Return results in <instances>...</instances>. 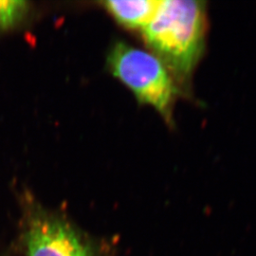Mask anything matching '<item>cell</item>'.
Here are the masks:
<instances>
[{"mask_svg": "<svg viewBox=\"0 0 256 256\" xmlns=\"http://www.w3.org/2000/svg\"><path fill=\"white\" fill-rule=\"evenodd\" d=\"M206 18L203 1L162 0L140 30L151 52L164 63L176 84L189 82L202 58Z\"/></svg>", "mask_w": 256, "mask_h": 256, "instance_id": "1", "label": "cell"}, {"mask_svg": "<svg viewBox=\"0 0 256 256\" xmlns=\"http://www.w3.org/2000/svg\"><path fill=\"white\" fill-rule=\"evenodd\" d=\"M108 66L111 74L134 93L138 101L154 108L166 120H172L180 90L156 55L120 41L110 48Z\"/></svg>", "mask_w": 256, "mask_h": 256, "instance_id": "2", "label": "cell"}, {"mask_svg": "<svg viewBox=\"0 0 256 256\" xmlns=\"http://www.w3.org/2000/svg\"><path fill=\"white\" fill-rule=\"evenodd\" d=\"M26 244L28 256H92L68 223L46 212H36L30 220Z\"/></svg>", "mask_w": 256, "mask_h": 256, "instance_id": "3", "label": "cell"}, {"mask_svg": "<svg viewBox=\"0 0 256 256\" xmlns=\"http://www.w3.org/2000/svg\"><path fill=\"white\" fill-rule=\"evenodd\" d=\"M158 3L156 0H108L100 4L122 26L142 30L154 16Z\"/></svg>", "mask_w": 256, "mask_h": 256, "instance_id": "4", "label": "cell"}, {"mask_svg": "<svg viewBox=\"0 0 256 256\" xmlns=\"http://www.w3.org/2000/svg\"><path fill=\"white\" fill-rule=\"evenodd\" d=\"M30 2L24 0H0V32L20 24L28 14Z\"/></svg>", "mask_w": 256, "mask_h": 256, "instance_id": "5", "label": "cell"}]
</instances>
